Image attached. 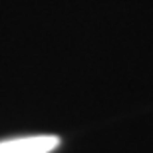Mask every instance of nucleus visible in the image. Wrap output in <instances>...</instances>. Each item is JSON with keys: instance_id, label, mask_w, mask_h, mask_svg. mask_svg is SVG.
I'll return each instance as SVG.
<instances>
[{"instance_id": "1", "label": "nucleus", "mask_w": 153, "mask_h": 153, "mask_svg": "<svg viewBox=\"0 0 153 153\" xmlns=\"http://www.w3.org/2000/svg\"><path fill=\"white\" fill-rule=\"evenodd\" d=\"M58 145L56 135H30L0 141V153H52Z\"/></svg>"}]
</instances>
